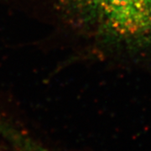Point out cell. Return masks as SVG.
<instances>
[{
  "mask_svg": "<svg viewBox=\"0 0 151 151\" xmlns=\"http://www.w3.org/2000/svg\"><path fill=\"white\" fill-rule=\"evenodd\" d=\"M91 19L120 38L151 37V0H93Z\"/></svg>",
  "mask_w": 151,
  "mask_h": 151,
  "instance_id": "1",
  "label": "cell"
}]
</instances>
